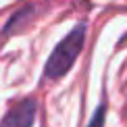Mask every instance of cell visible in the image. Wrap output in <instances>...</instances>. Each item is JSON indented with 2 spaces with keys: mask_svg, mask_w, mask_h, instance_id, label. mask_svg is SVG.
I'll use <instances>...</instances> for the list:
<instances>
[{
  "mask_svg": "<svg viewBox=\"0 0 127 127\" xmlns=\"http://www.w3.org/2000/svg\"><path fill=\"white\" fill-rule=\"evenodd\" d=\"M83 40H86V25L79 23L75 29H71L67 33V38H63L56 48L52 50L48 63H46V77H63L69 69L73 67L75 59L83 48Z\"/></svg>",
  "mask_w": 127,
  "mask_h": 127,
  "instance_id": "1",
  "label": "cell"
},
{
  "mask_svg": "<svg viewBox=\"0 0 127 127\" xmlns=\"http://www.w3.org/2000/svg\"><path fill=\"white\" fill-rule=\"evenodd\" d=\"M35 110H38L35 100H21L4 115L0 127H31L35 119Z\"/></svg>",
  "mask_w": 127,
  "mask_h": 127,
  "instance_id": "2",
  "label": "cell"
},
{
  "mask_svg": "<svg viewBox=\"0 0 127 127\" xmlns=\"http://www.w3.org/2000/svg\"><path fill=\"white\" fill-rule=\"evenodd\" d=\"M102 125H104V106H100L96 110V115H94L92 123H90L88 127H102Z\"/></svg>",
  "mask_w": 127,
  "mask_h": 127,
  "instance_id": "3",
  "label": "cell"
}]
</instances>
